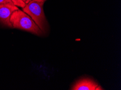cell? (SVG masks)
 Masks as SVG:
<instances>
[{"label":"cell","instance_id":"1","mask_svg":"<svg viewBox=\"0 0 121 90\" xmlns=\"http://www.w3.org/2000/svg\"><path fill=\"white\" fill-rule=\"evenodd\" d=\"M10 22L13 28L26 31L38 36L44 34L32 18L20 9L13 12L10 18Z\"/></svg>","mask_w":121,"mask_h":90},{"label":"cell","instance_id":"2","mask_svg":"<svg viewBox=\"0 0 121 90\" xmlns=\"http://www.w3.org/2000/svg\"><path fill=\"white\" fill-rule=\"evenodd\" d=\"M44 3L32 0L26 4L22 11L30 16L43 34L48 31V23L43 12Z\"/></svg>","mask_w":121,"mask_h":90},{"label":"cell","instance_id":"3","mask_svg":"<svg viewBox=\"0 0 121 90\" xmlns=\"http://www.w3.org/2000/svg\"><path fill=\"white\" fill-rule=\"evenodd\" d=\"M18 9V7L12 3L0 4V23L5 27H12L10 22V16L13 12Z\"/></svg>","mask_w":121,"mask_h":90},{"label":"cell","instance_id":"4","mask_svg":"<svg viewBox=\"0 0 121 90\" xmlns=\"http://www.w3.org/2000/svg\"><path fill=\"white\" fill-rule=\"evenodd\" d=\"M72 90H103L99 84L92 79L85 78L78 80L71 87Z\"/></svg>","mask_w":121,"mask_h":90},{"label":"cell","instance_id":"5","mask_svg":"<svg viewBox=\"0 0 121 90\" xmlns=\"http://www.w3.org/2000/svg\"><path fill=\"white\" fill-rule=\"evenodd\" d=\"M13 4L16 5V6L21 7L23 8V7H25L26 3L25 2H23L22 0H11Z\"/></svg>","mask_w":121,"mask_h":90},{"label":"cell","instance_id":"6","mask_svg":"<svg viewBox=\"0 0 121 90\" xmlns=\"http://www.w3.org/2000/svg\"><path fill=\"white\" fill-rule=\"evenodd\" d=\"M5 3H12V1L11 0H0V4H5Z\"/></svg>","mask_w":121,"mask_h":90},{"label":"cell","instance_id":"7","mask_svg":"<svg viewBox=\"0 0 121 90\" xmlns=\"http://www.w3.org/2000/svg\"><path fill=\"white\" fill-rule=\"evenodd\" d=\"M34 1H37V2H39L45 3V2L46 1V0H34Z\"/></svg>","mask_w":121,"mask_h":90},{"label":"cell","instance_id":"8","mask_svg":"<svg viewBox=\"0 0 121 90\" xmlns=\"http://www.w3.org/2000/svg\"><path fill=\"white\" fill-rule=\"evenodd\" d=\"M30 1H32V0H27V1L25 3H26V4H27V3H28V2H30Z\"/></svg>","mask_w":121,"mask_h":90},{"label":"cell","instance_id":"9","mask_svg":"<svg viewBox=\"0 0 121 90\" xmlns=\"http://www.w3.org/2000/svg\"><path fill=\"white\" fill-rule=\"evenodd\" d=\"M22 1H23V2H26L27 1V0H22Z\"/></svg>","mask_w":121,"mask_h":90}]
</instances>
